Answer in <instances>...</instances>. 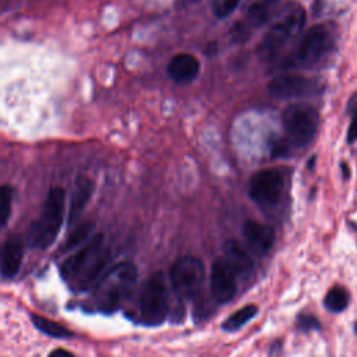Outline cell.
I'll list each match as a JSON object with an SVG mask.
<instances>
[{
  "label": "cell",
  "mask_w": 357,
  "mask_h": 357,
  "mask_svg": "<svg viewBox=\"0 0 357 357\" xmlns=\"http://www.w3.org/2000/svg\"><path fill=\"white\" fill-rule=\"evenodd\" d=\"M64 205L66 191L59 185L52 187L46 195L40 215L26 231V244L31 248L46 250L54 243L63 225Z\"/></svg>",
  "instance_id": "cell-1"
},
{
  "label": "cell",
  "mask_w": 357,
  "mask_h": 357,
  "mask_svg": "<svg viewBox=\"0 0 357 357\" xmlns=\"http://www.w3.org/2000/svg\"><path fill=\"white\" fill-rule=\"evenodd\" d=\"M138 278L132 262H120L112 266L96 283V303L103 311H114L131 293Z\"/></svg>",
  "instance_id": "cell-2"
},
{
  "label": "cell",
  "mask_w": 357,
  "mask_h": 357,
  "mask_svg": "<svg viewBox=\"0 0 357 357\" xmlns=\"http://www.w3.org/2000/svg\"><path fill=\"white\" fill-rule=\"evenodd\" d=\"M305 10L301 6H293L280 17L266 32L259 43L257 53L262 61H271L278 56L280 49L298 35L305 25Z\"/></svg>",
  "instance_id": "cell-3"
},
{
  "label": "cell",
  "mask_w": 357,
  "mask_h": 357,
  "mask_svg": "<svg viewBox=\"0 0 357 357\" xmlns=\"http://www.w3.org/2000/svg\"><path fill=\"white\" fill-rule=\"evenodd\" d=\"M169 290L163 272L148 276L139 296V315L146 325H160L169 314Z\"/></svg>",
  "instance_id": "cell-4"
},
{
  "label": "cell",
  "mask_w": 357,
  "mask_h": 357,
  "mask_svg": "<svg viewBox=\"0 0 357 357\" xmlns=\"http://www.w3.org/2000/svg\"><path fill=\"white\" fill-rule=\"evenodd\" d=\"M318 123V112L310 105H290L282 113V126L286 139L294 146L308 145L317 134Z\"/></svg>",
  "instance_id": "cell-5"
},
{
  "label": "cell",
  "mask_w": 357,
  "mask_h": 357,
  "mask_svg": "<svg viewBox=\"0 0 357 357\" xmlns=\"http://www.w3.org/2000/svg\"><path fill=\"white\" fill-rule=\"evenodd\" d=\"M204 264L194 255L177 258L170 268L172 286L181 300L195 297L204 283Z\"/></svg>",
  "instance_id": "cell-6"
},
{
  "label": "cell",
  "mask_w": 357,
  "mask_h": 357,
  "mask_svg": "<svg viewBox=\"0 0 357 357\" xmlns=\"http://www.w3.org/2000/svg\"><path fill=\"white\" fill-rule=\"evenodd\" d=\"M333 43L335 36L331 28L322 24L314 25L304 33V36L298 42L293 54V61L303 66L314 64L331 52Z\"/></svg>",
  "instance_id": "cell-7"
},
{
  "label": "cell",
  "mask_w": 357,
  "mask_h": 357,
  "mask_svg": "<svg viewBox=\"0 0 357 357\" xmlns=\"http://www.w3.org/2000/svg\"><path fill=\"white\" fill-rule=\"evenodd\" d=\"M283 188L284 180L279 170L262 169L250 178L248 195L255 204L271 206L280 199Z\"/></svg>",
  "instance_id": "cell-8"
},
{
  "label": "cell",
  "mask_w": 357,
  "mask_h": 357,
  "mask_svg": "<svg viewBox=\"0 0 357 357\" xmlns=\"http://www.w3.org/2000/svg\"><path fill=\"white\" fill-rule=\"evenodd\" d=\"M238 278L225 257H218L211 266L209 287L215 303L225 304L230 301L237 291Z\"/></svg>",
  "instance_id": "cell-9"
},
{
  "label": "cell",
  "mask_w": 357,
  "mask_h": 357,
  "mask_svg": "<svg viewBox=\"0 0 357 357\" xmlns=\"http://www.w3.org/2000/svg\"><path fill=\"white\" fill-rule=\"evenodd\" d=\"M103 240L105 237L102 233L92 234L89 240H86V243L78 248L77 252H74L61 264L63 278L66 280H75L102 252Z\"/></svg>",
  "instance_id": "cell-10"
},
{
  "label": "cell",
  "mask_w": 357,
  "mask_h": 357,
  "mask_svg": "<svg viewBox=\"0 0 357 357\" xmlns=\"http://www.w3.org/2000/svg\"><path fill=\"white\" fill-rule=\"evenodd\" d=\"M317 89V82L298 74H283L272 78L268 84V92L276 99H294L307 96Z\"/></svg>",
  "instance_id": "cell-11"
},
{
  "label": "cell",
  "mask_w": 357,
  "mask_h": 357,
  "mask_svg": "<svg viewBox=\"0 0 357 357\" xmlns=\"http://www.w3.org/2000/svg\"><path fill=\"white\" fill-rule=\"evenodd\" d=\"M243 236L248 247L257 254L268 252L275 241V230L257 220H245L243 225Z\"/></svg>",
  "instance_id": "cell-12"
},
{
  "label": "cell",
  "mask_w": 357,
  "mask_h": 357,
  "mask_svg": "<svg viewBox=\"0 0 357 357\" xmlns=\"http://www.w3.org/2000/svg\"><path fill=\"white\" fill-rule=\"evenodd\" d=\"M199 68L201 66L195 56L190 53H177L167 64V74L176 84L184 85L192 82L198 77Z\"/></svg>",
  "instance_id": "cell-13"
},
{
  "label": "cell",
  "mask_w": 357,
  "mask_h": 357,
  "mask_svg": "<svg viewBox=\"0 0 357 357\" xmlns=\"http://www.w3.org/2000/svg\"><path fill=\"white\" fill-rule=\"evenodd\" d=\"M93 188H95V184L89 177H86V176L77 177L71 197H70L68 212H67V222L70 225L75 223L79 219V216L82 215L84 209L86 208V205L93 194Z\"/></svg>",
  "instance_id": "cell-14"
},
{
  "label": "cell",
  "mask_w": 357,
  "mask_h": 357,
  "mask_svg": "<svg viewBox=\"0 0 357 357\" xmlns=\"http://www.w3.org/2000/svg\"><path fill=\"white\" fill-rule=\"evenodd\" d=\"M24 257V243L20 236H11L6 240L0 254V272L3 278H14L21 266Z\"/></svg>",
  "instance_id": "cell-15"
},
{
  "label": "cell",
  "mask_w": 357,
  "mask_h": 357,
  "mask_svg": "<svg viewBox=\"0 0 357 357\" xmlns=\"http://www.w3.org/2000/svg\"><path fill=\"white\" fill-rule=\"evenodd\" d=\"M225 258L234 269L237 278L250 280L254 275V262L250 254L234 240H229L223 245Z\"/></svg>",
  "instance_id": "cell-16"
},
{
  "label": "cell",
  "mask_w": 357,
  "mask_h": 357,
  "mask_svg": "<svg viewBox=\"0 0 357 357\" xmlns=\"http://www.w3.org/2000/svg\"><path fill=\"white\" fill-rule=\"evenodd\" d=\"M95 230V223L92 220H85L78 223L71 231L70 234L66 237V240L63 241L61 247H60V252H68L74 248H77L78 245H81L84 241H86L92 233Z\"/></svg>",
  "instance_id": "cell-17"
},
{
  "label": "cell",
  "mask_w": 357,
  "mask_h": 357,
  "mask_svg": "<svg viewBox=\"0 0 357 357\" xmlns=\"http://www.w3.org/2000/svg\"><path fill=\"white\" fill-rule=\"evenodd\" d=\"M31 319H32V324L35 325V328L47 336H52L56 339H66V337L73 336V333L66 326H63L61 324H57L46 317L32 314Z\"/></svg>",
  "instance_id": "cell-18"
},
{
  "label": "cell",
  "mask_w": 357,
  "mask_h": 357,
  "mask_svg": "<svg viewBox=\"0 0 357 357\" xmlns=\"http://www.w3.org/2000/svg\"><path fill=\"white\" fill-rule=\"evenodd\" d=\"M258 312V307L254 304L250 305H244L243 308L234 311L230 317H227L223 324H222V329L227 331V332H234L238 331L240 328H243L248 321H251Z\"/></svg>",
  "instance_id": "cell-19"
},
{
  "label": "cell",
  "mask_w": 357,
  "mask_h": 357,
  "mask_svg": "<svg viewBox=\"0 0 357 357\" xmlns=\"http://www.w3.org/2000/svg\"><path fill=\"white\" fill-rule=\"evenodd\" d=\"M349 300H350L349 291L342 286H336L326 293L324 304L332 312H342L349 305Z\"/></svg>",
  "instance_id": "cell-20"
},
{
  "label": "cell",
  "mask_w": 357,
  "mask_h": 357,
  "mask_svg": "<svg viewBox=\"0 0 357 357\" xmlns=\"http://www.w3.org/2000/svg\"><path fill=\"white\" fill-rule=\"evenodd\" d=\"M13 198H14V190L8 184L0 185V229H3L11 215L13 209Z\"/></svg>",
  "instance_id": "cell-21"
},
{
  "label": "cell",
  "mask_w": 357,
  "mask_h": 357,
  "mask_svg": "<svg viewBox=\"0 0 357 357\" xmlns=\"http://www.w3.org/2000/svg\"><path fill=\"white\" fill-rule=\"evenodd\" d=\"M238 3H240V0H213L212 1V11L216 17L225 18L236 10Z\"/></svg>",
  "instance_id": "cell-22"
},
{
  "label": "cell",
  "mask_w": 357,
  "mask_h": 357,
  "mask_svg": "<svg viewBox=\"0 0 357 357\" xmlns=\"http://www.w3.org/2000/svg\"><path fill=\"white\" fill-rule=\"evenodd\" d=\"M296 324H297V328L303 332H310V331L319 329V321L312 315H300L297 318Z\"/></svg>",
  "instance_id": "cell-23"
},
{
  "label": "cell",
  "mask_w": 357,
  "mask_h": 357,
  "mask_svg": "<svg viewBox=\"0 0 357 357\" xmlns=\"http://www.w3.org/2000/svg\"><path fill=\"white\" fill-rule=\"evenodd\" d=\"M357 139V113L353 116V120L350 123L349 131H347V142H354Z\"/></svg>",
  "instance_id": "cell-24"
},
{
  "label": "cell",
  "mask_w": 357,
  "mask_h": 357,
  "mask_svg": "<svg viewBox=\"0 0 357 357\" xmlns=\"http://www.w3.org/2000/svg\"><path fill=\"white\" fill-rule=\"evenodd\" d=\"M49 357H74V354L64 349H56L49 354Z\"/></svg>",
  "instance_id": "cell-25"
},
{
  "label": "cell",
  "mask_w": 357,
  "mask_h": 357,
  "mask_svg": "<svg viewBox=\"0 0 357 357\" xmlns=\"http://www.w3.org/2000/svg\"><path fill=\"white\" fill-rule=\"evenodd\" d=\"M254 1H261V3H266V4H272V6H275L278 0H254Z\"/></svg>",
  "instance_id": "cell-26"
},
{
  "label": "cell",
  "mask_w": 357,
  "mask_h": 357,
  "mask_svg": "<svg viewBox=\"0 0 357 357\" xmlns=\"http://www.w3.org/2000/svg\"><path fill=\"white\" fill-rule=\"evenodd\" d=\"M356 332H357V324H356Z\"/></svg>",
  "instance_id": "cell-27"
},
{
  "label": "cell",
  "mask_w": 357,
  "mask_h": 357,
  "mask_svg": "<svg viewBox=\"0 0 357 357\" xmlns=\"http://www.w3.org/2000/svg\"><path fill=\"white\" fill-rule=\"evenodd\" d=\"M190 1H198V0H190Z\"/></svg>",
  "instance_id": "cell-28"
},
{
  "label": "cell",
  "mask_w": 357,
  "mask_h": 357,
  "mask_svg": "<svg viewBox=\"0 0 357 357\" xmlns=\"http://www.w3.org/2000/svg\"><path fill=\"white\" fill-rule=\"evenodd\" d=\"M0 254H1V250H0Z\"/></svg>",
  "instance_id": "cell-29"
}]
</instances>
